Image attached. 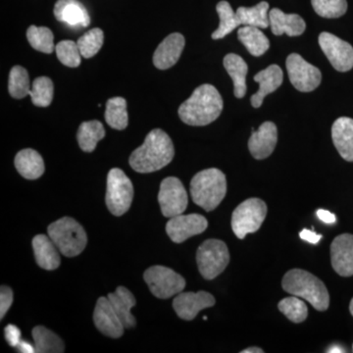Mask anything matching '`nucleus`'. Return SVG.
Returning <instances> with one entry per match:
<instances>
[{
    "label": "nucleus",
    "instance_id": "5701e85b",
    "mask_svg": "<svg viewBox=\"0 0 353 353\" xmlns=\"http://www.w3.org/2000/svg\"><path fill=\"white\" fill-rule=\"evenodd\" d=\"M332 139L341 157L347 161L353 162V119L341 117L334 121Z\"/></svg>",
    "mask_w": 353,
    "mask_h": 353
},
{
    "label": "nucleus",
    "instance_id": "37998d69",
    "mask_svg": "<svg viewBox=\"0 0 353 353\" xmlns=\"http://www.w3.org/2000/svg\"><path fill=\"white\" fill-rule=\"evenodd\" d=\"M317 216L322 222L327 223V224H334L336 221V215L328 210H324V209H319L317 211Z\"/></svg>",
    "mask_w": 353,
    "mask_h": 353
},
{
    "label": "nucleus",
    "instance_id": "c756f323",
    "mask_svg": "<svg viewBox=\"0 0 353 353\" xmlns=\"http://www.w3.org/2000/svg\"><path fill=\"white\" fill-rule=\"evenodd\" d=\"M32 338L38 353H61L65 347L61 339L50 330L38 326L32 329Z\"/></svg>",
    "mask_w": 353,
    "mask_h": 353
},
{
    "label": "nucleus",
    "instance_id": "423d86ee",
    "mask_svg": "<svg viewBox=\"0 0 353 353\" xmlns=\"http://www.w3.org/2000/svg\"><path fill=\"white\" fill-rule=\"evenodd\" d=\"M267 215V205L260 199L241 202L232 215V229L236 238L243 240L246 234L259 231Z\"/></svg>",
    "mask_w": 353,
    "mask_h": 353
},
{
    "label": "nucleus",
    "instance_id": "f704fd0d",
    "mask_svg": "<svg viewBox=\"0 0 353 353\" xmlns=\"http://www.w3.org/2000/svg\"><path fill=\"white\" fill-rule=\"evenodd\" d=\"M278 307L288 319L296 324L305 321L308 316L307 306L299 296L285 297L279 303Z\"/></svg>",
    "mask_w": 353,
    "mask_h": 353
},
{
    "label": "nucleus",
    "instance_id": "393cba45",
    "mask_svg": "<svg viewBox=\"0 0 353 353\" xmlns=\"http://www.w3.org/2000/svg\"><path fill=\"white\" fill-rule=\"evenodd\" d=\"M225 69L234 82V94L236 99H243L246 94V75L248 66L240 55L230 53L224 57Z\"/></svg>",
    "mask_w": 353,
    "mask_h": 353
},
{
    "label": "nucleus",
    "instance_id": "6ab92c4d",
    "mask_svg": "<svg viewBox=\"0 0 353 353\" xmlns=\"http://www.w3.org/2000/svg\"><path fill=\"white\" fill-rule=\"evenodd\" d=\"M54 16L59 22L70 27H88L90 14L79 0H58L54 6Z\"/></svg>",
    "mask_w": 353,
    "mask_h": 353
},
{
    "label": "nucleus",
    "instance_id": "6e6552de",
    "mask_svg": "<svg viewBox=\"0 0 353 353\" xmlns=\"http://www.w3.org/2000/svg\"><path fill=\"white\" fill-rule=\"evenodd\" d=\"M134 199V187L126 174L119 168L109 171L106 205L115 216H122L129 210Z\"/></svg>",
    "mask_w": 353,
    "mask_h": 353
},
{
    "label": "nucleus",
    "instance_id": "7c9ffc66",
    "mask_svg": "<svg viewBox=\"0 0 353 353\" xmlns=\"http://www.w3.org/2000/svg\"><path fill=\"white\" fill-rule=\"evenodd\" d=\"M105 120L115 130H125L129 123L127 101L123 97H113L106 103Z\"/></svg>",
    "mask_w": 353,
    "mask_h": 353
},
{
    "label": "nucleus",
    "instance_id": "9b49d317",
    "mask_svg": "<svg viewBox=\"0 0 353 353\" xmlns=\"http://www.w3.org/2000/svg\"><path fill=\"white\" fill-rule=\"evenodd\" d=\"M158 201L162 214L167 218L183 214L189 202L183 183L175 176H168L162 181Z\"/></svg>",
    "mask_w": 353,
    "mask_h": 353
},
{
    "label": "nucleus",
    "instance_id": "9d476101",
    "mask_svg": "<svg viewBox=\"0 0 353 353\" xmlns=\"http://www.w3.org/2000/svg\"><path fill=\"white\" fill-rule=\"evenodd\" d=\"M290 83L299 92H310L321 83V72L301 55L292 53L285 61Z\"/></svg>",
    "mask_w": 353,
    "mask_h": 353
},
{
    "label": "nucleus",
    "instance_id": "2eb2a0df",
    "mask_svg": "<svg viewBox=\"0 0 353 353\" xmlns=\"http://www.w3.org/2000/svg\"><path fill=\"white\" fill-rule=\"evenodd\" d=\"M94 321L97 330L109 338L118 339L124 334V325L114 310L108 297H99L94 308Z\"/></svg>",
    "mask_w": 353,
    "mask_h": 353
},
{
    "label": "nucleus",
    "instance_id": "4be33fe9",
    "mask_svg": "<svg viewBox=\"0 0 353 353\" xmlns=\"http://www.w3.org/2000/svg\"><path fill=\"white\" fill-rule=\"evenodd\" d=\"M34 259L37 263L44 270L52 271L57 269L61 263L59 250L53 243L50 236L38 234L32 240Z\"/></svg>",
    "mask_w": 353,
    "mask_h": 353
},
{
    "label": "nucleus",
    "instance_id": "f3484780",
    "mask_svg": "<svg viewBox=\"0 0 353 353\" xmlns=\"http://www.w3.org/2000/svg\"><path fill=\"white\" fill-rule=\"evenodd\" d=\"M277 141V126L273 122H264L257 131L252 129V137L248 141V150L255 159H265L273 153Z\"/></svg>",
    "mask_w": 353,
    "mask_h": 353
},
{
    "label": "nucleus",
    "instance_id": "2f4dec72",
    "mask_svg": "<svg viewBox=\"0 0 353 353\" xmlns=\"http://www.w3.org/2000/svg\"><path fill=\"white\" fill-rule=\"evenodd\" d=\"M216 10L219 15L220 24L218 29L213 32L212 39H221L225 38L241 24L236 12H234L229 2L225 0L220 1L216 6Z\"/></svg>",
    "mask_w": 353,
    "mask_h": 353
},
{
    "label": "nucleus",
    "instance_id": "473e14b6",
    "mask_svg": "<svg viewBox=\"0 0 353 353\" xmlns=\"http://www.w3.org/2000/svg\"><path fill=\"white\" fill-rule=\"evenodd\" d=\"M9 94L16 99H22L30 94V79L27 70L21 66L11 69L8 82Z\"/></svg>",
    "mask_w": 353,
    "mask_h": 353
},
{
    "label": "nucleus",
    "instance_id": "58836bf2",
    "mask_svg": "<svg viewBox=\"0 0 353 353\" xmlns=\"http://www.w3.org/2000/svg\"><path fill=\"white\" fill-rule=\"evenodd\" d=\"M57 58L62 64L71 68H76L81 64L80 48L78 43L73 41H62L55 46Z\"/></svg>",
    "mask_w": 353,
    "mask_h": 353
},
{
    "label": "nucleus",
    "instance_id": "e433bc0d",
    "mask_svg": "<svg viewBox=\"0 0 353 353\" xmlns=\"http://www.w3.org/2000/svg\"><path fill=\"white\" fill-rule=\"evenodd\" d=\"M103 41L104 34L102 30L94 28L81 37L77 43H78L83 57L92 58L101 50L103 46Z\"/></svg>",
    "mask_w": 353,
    "mask_h": 353
},
{
    "label": "nucleus",
    "instance_id": "20e7f679",
    "mask_svg": "<svg viewBox=\"0 0 353 353\" xmlns=\"http://www.w3.org/2000/svg\"><path fill=\"white\" fill-rule=\"evenodd\" d=\"M226 194V176L219 169L210 168L201 171L190 182L192 201L208 212L217 208Z\"/></svg>",
    "mask_w": 353,
    "mask_h": 353
},
{
    "label": "nucleus",
    "instance_id": "39448f33",
    "mask_svg": "<svg viewBox=\"0 0 353 353\" xmlns=\"http://www.w3.org/2000/svg\"><path fill=\"white\" fill-rule=\"evenodd\" d=\"M48 232V236L64 256H78L87 246V234L73 218L63 217L51 223Z\"/></svg>",
    "mask_w": 353,
    "mask_h": 353
},
{
    "label": "nucleus",
    "instance_id": "f03ea898",
    "mask_svg": "<svg viewBox=\"0 0 353 353\" xmlns=\"http://www.w3.org/2000/svg\"><path fill=\"white\" fill-rule=\"evenodd\" d=\"M223 106L222 97L217 88L205 83L196 88L178 112L181 120L190 126H206L219 117Z\"/></svg>",
    "mask_w": 353,
    "mask_h": 353
},
{
    "label": "nucleus",
    "instance_id": "c85d7f7f",
    "mask_svg": "<svg viewBox=\"0 0 353 353\" xmlns=\"http://www.w3.org/2000/svg\"><path fill=\"white\" fill-rule=\"evenodd\" d=\"M236 12L243 26H250L259 29H266L270 26L268 2L261 1L252 7H239Z\"/></svg>",
    "mask_w": 353,
    "mask_h": 353
},
{
    "label": "nucleus",
    "instance_id": "4468645a",
    "mask_svg": "<svg viewBox=\"0 0 353 353\" xmlns=\"http://www.w3.org/2000/svg\"><path fill=\"white\" fill-rule=\"evenodd\" d=\"M216 303L214 296L208 292H180L173 301L174 310L183 320H194L202 309L212 307Z\"/></svg>",
    "mask_w": 353,
    "mask_h": 353
},
{
    "label": "nucleus",
    "instance_id": "cd10ccee",
    "mask_svg": "<svg viewBox=\"0 0 353 353\" xmlns=\"http://www.w3.org/2000/svg\"><path fill=\"white\" fill-rule=\"evenodd\" d=\"M105 137V130L99 121H88L81 124L77 134L79 145L85 152H92L99 141Z\"/></svg>",
    "mask_w": 353,
    "mask_h": 353
},
{
    "label": "nucleus",
    "instance_id": "bb28decb",
    "mask_svg": "<svg viewBox=\"0 0 353 353\" xmlns=\"http://www.w3.org/2000/svg\"><path fill=\"white\" fill-rule=\"evenodd\" d=\"M238 38L252 57H261L270 48V41L259 28L243 26L239 29Z\"/></svg>",
    "mask_w": 353,
    "mask_h": 353
},
{
    "label": "nucleus",
    "instance_id": "aec40b11",
    "mask_svg": "<svg viewBox=\"0 0 353 353\" xmlns=\"http://www.w3.org/2000/svg\"><path fill=\"white\" fill-rule=\"evenodd\" d=\"M284 74L282 69L276 64H272L266 69L262 70L254 76V81L259 83V90L252 97V105L259 108L262 105L265 97L277 90L283 83Z\"/></svg>",
    "mask_w": 353,
    "mask_h": 353
},
{
    "label": "nucleus",
    "instance_id": "4c0bfd02",
    "mask_svg": "<svg viewBox=\"0 0 353 353\" xmlns=\"http://www.w3.org/2000/svg\"><path fill=\"white\" fill-rule=\"evenodd\" d=\"M313 9L323 18H340L347 10V0H311Z\"/></svg>",
    "mask_w": 353,
    "mask_h": 353
},
{
    "label": "nucleus",
    "instance_id": "a18cd8bd",
    "mask_svg": "<svg viewBox=\"0 0 353 353\" xmlns=\"http://www.w3.org/2000/svg\"><path fill=\"white\" fill-rule=\"evenodd\" d=\"M263 350L259 347H248L243 350L241 353H263Z\"/></svg>",
    "mask_w": 353,
    "mask_h": 353
},
{
    "label": "nucleus",
    "instance_id": "c03bdc74",
    "mask_svg": "<svg viewBox=\"0 0 353 353\" xmlns=\"http://www.w3.org/2000/svg\"><path fill=\"white\" fill-rule=\"evenodd\" d=\"M18 350L22 353H32L36 352V347H32L31 343L28 341H21L19 345H17Z\"/></svg>",
    "mask_w": 353,
    "mask_h": 353
},
{
    "label": "nucleus",
    "instance_id": "ea45409f",
    "mask_svg": "<svg viewBox=\"0 0 353 353\" xmlns=\"http://www.w3.org/2000/svg\"><path fill=\"white\" fill-rule=\"evenodd\" d=\"M13 303V292L7 285H2L0 289V319L6 316Z\"/></svg>",
    "mask_w": 353,
    "mask_h": 353
},
{
    "label": "nucleus",
    "instance_id": "72a5a7b5",
    "mask_svg": "<svg viewBox=\"0 0 353 353\" xmlns=\"http://www.w3.org/2000/svg\"><path fill=\"white\" fill-rule=\"evenodd\" d=\"M27 39L34 50L48 54L54 50V38L52 32L48 28L31 26L27 31Z\"/></svg>",
    "mask_w": 353,
    "mask_h": 353
},
{
    "label": "nucleus",
    "instance_id": "f8f14e48",
    "mask_svg": "<svg viewBox=\"0 0 353 353\" xmlns=\"http://www.w3.org/2000/svg\"><path fill=\"white\" fill-rule=\"evenodd\" d=\"M318 41L336 71L347 72L353 68V48L350 43L327 32L320 34Z\"/></svg>",
    "mask_w": 353,
    "mask_h": 353
},
{
    "label": "nucleus",
    "instance_id": "79ce46f5",
    "mask_svg": "<svg viewBox=\"0 0 353 353\" xmlns=\"http://www.w3.org/2000/svg\"><path fill=\"white\" fill-rule=\"evenodd\" d=\"M299 236H301L303 241H308V243H313V245L319 243L320 240L322 239L321 234H317L315 232L310 231V230L307 229L303 230L301 234H299Z\"/></svg>",
    "mask_w": 353,
    "mask_h": 353
},
{
    "label": "nucleus",
    "instance_id": "1a4fd4ad",
    "mask_svg": "<svg viewBox=\"0 0 353 353\" xmlns=\"http://www.w3.org/2000/svg\"><path fill=\"white\" fill-rule=\"evenodd\" d=\"M143 278L153 296L160 299H170L185 288V280L180 274L160 265L148 268Z\"/></svg>",
    "mask_w": 353,
    "mask_h": 353
},
{
    "label": "nucleus",
    "instance_id": "a211bd4d",
    "mask_svg": "<svg viewBox=\"0 0 353 353\" xmlns=\"http://www.w3.org/2000/svg\"><path fill=\"white\" fill-rule=\"evenodd\" d=\"M185 38L179 32L169 34L166 39L158 46L153 54V64L157 69L166 70L171 68L179 61L185 48Z\"/></svg>",
    "mask_w": 353,
    "mask_h": 353
},
{
    "label": "nucleus",
    "instance_id": "c9c22d12",
    "mask_svg": "<svg viewBox=\"0 0 353 353\" xmlns=\"http://www.w3.org/2000/svg\"><path fill=\"white\" fill-rule=\"evenodd\" d=\"M32 102L39 108H48L53 99V83L48 77H39L32 83L31 88Z\"/></svg>",
    "mask_w": 353,
    "mask_h": 353
},
{
    "label": "nucleus",
    "instance_id": "de8ad7c7",
    "mask_svg": "<svg viewBox=\"0 0 353 353\" xmlns=\"http://www.w3.org/2000/svg\"><path fill=\"white\" fill-rule=\"evenodd\" d=\"M350 313H352V315L353 316V299H352V301H350Z\"/></svg>",
    "mask_w": 353,
    "mask_h": 353
},
{
    "label": "nucleus",
    "instance_id": "ddd939ff",
    "mask_svg": "<svg viewBox=\"0 0 353 353\" xmlns=\"http://www.w3.org/2000/svg\"><path fill=\"white\" fill-rule=\"evenodd\" d=\"M208 227V221L201 214L176 215L170 218L166 232L174 243H181L196 234H202Z\"/></svg>",
    "mask_w": 353,
    "mask_h": 353
},
{
    "label": "nucleus",
    "instance_id": "f257e3e1",
    "mask_svg": "<svg viewBox=\"0 0 353 353\" xmlns=\"http://www.w3.org/2000/svg\"><path fill=\"white\" fill-rule=\"evenodd\" d=\"M175 155L170 137L160 129L152 130L143 145L130 157V165L138 173H152L170 164Z\"/></svg>",
    "mask_w": 353,
    "mask_h": 353
},
{
    "label": "nucleus",
    "instance_id": "a878e982",
    "mask_svg": "<svg viewBox=\"0 0 353 353\" xmlns=\"http://www.w3.org/2000/svg\"><path fill=\"white\" fill-rule=\"evenodd\" d=\"M15 167L21 176L28 180H36L44 173L43 157L36 150L28 148L17 153L15 157Z\"/></svg>",
    "mask_w": 353,
    "mask_h": 353
},
{
    "label": "nucleus",
    "instance_id": "412c9836",
    "mask_svg": "<svg viewBox=\"0 0 353 353\" xmlns=\"http://www.w3.org/2000/svg\"><path fill=\"white\" fill-rule=\"evenodd\" d=\"M269 20L272 32L275 36L285 34L289 37H299L306 29L305 22L301 16L297 14H287L278 8L270 10Z\"/></svg>",
    "mask_w": 353,
    "mask_h": 353
},
{
    "label": "nucleus",
    "instance_id": "a19ab883",
    "mask_svg": "<svg viewBox=\"0 0 353 353\" xmlns=\"http://www.w3.org/2000/svg\"><path fill=\"white\" fill-rule=\"evenodd\" d=\"M6 339L11 347H17L21 341V331L15 325H8L6 328Z\"/></svg>",
    "mask_w": 353,
    "mask_h": 353
},
{
    "label": "nucleus",
    "instance_id": "7ed1b4c3",
    "mask_svg": "<svg viewBox=\"0 0 353 353\" xmlns=\"http://www.w3.org/2000/svg\"><path fill=\"white\" fill-rule=\"evenodd\" d=\"M283 289L292 296L308 301L318 311L329 308L330 296L324 283L313 274L303 269L288 271L283 278Z\"/></svg>",
    "mask_w": 353,
    "mask_h": 353
},
{
    "label": "nucleus",
    "instance_id": "dca6fc26",
    "mask_svg": "<svg viewBox=\"0 0 353 353\" xmlns=\"http://www.w3.org/2000/svg\"><path fill=\"white\" fill-rule=\"evenodd\" d=\"M331 260L334 270L341 277L353 276V234H343L334 239Z\"/></svg>",
    "mask_w": 353,
    "mask_h": 353
},
{
    "label": "nucleus",
    "instance_id": "49530a36",
    "mask_svg": "<svg viewBox=\"0 0 353 353\" xmlns=\"http://www.w3.org/2000/svg\"><path fill=\"white\" fill-rule=\"evenodd\" d=\"M345 352V350H341V347H331L328 350V352Z\"/></svg>",
    "mask_w": 353,
    "mask_h": 353
},
{
    "label": "nucleus",
    "instance_id": "0eeeda50",
    "mask_svg": "<svg viewBox=\"0 0 353 353\" xmlns=\"http://www.w3.org/2000/svg\"><path fill=\"white\" fill-rule=\"evenodd\" d=\"M196 262L202 277L213 280L229 264L230 252L226 243L215 239L204 241L197 250Z\"/></svg>",
    "mask_w": 353,
    "mask_h": 353
},
{
    "label": "nucleus",
    "instance_id": "b1692460",
    "mask_svg": "<svg viewBox=\"0 0 353 353\" xmlns=\"http://www.w3.org/2000/svg\"><path fill=\"white\" fill-rule=\"evenodd\" d=\"M108 297L125 328L136 326V318L132 314L131 310L136 305L137 301L132 292L121 285L112 294H109Z\"/></svg>",
    "mask_w": 353,
    "mask_h": 353
}]
</instances>
